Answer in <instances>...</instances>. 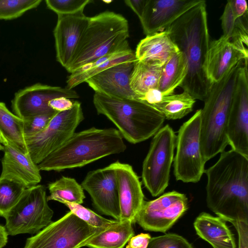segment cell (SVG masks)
<instances>
[{"label": "cell", "instance_id": "cell-1", "mask_svg": "<svg viewBox=\"0 0 248 248\" xmlns=\"http://www.w3.org/2000/svg\"><path fill=\"white\" fill-rule=\"evenodd\" d=\"M204 173L208 207L232 224L248 223V157L233 149L224 151Z\"/></svg>", "mask_w": 248, "mask_h": 248}, {"label": "cell", "instance_id": "cell-2", "mask_svg": "<svg viewBox=\"0 0 248 248\" xmlns=\"http://www.w3.org/2000/svg\"><path fill=\"white\" fill-rule=\"evenodd\" d=\"M188 63L187 75L180 86L196 100L207 97L212 84L203 70L210 44L206 1L185 12L166 30Z\"/></svg>", "mask_w": 248, "mask_h": 248}, {"label": "cell", "instance_id": "cell-3", "mask_svg": "<svg viewBox=\"0 0 248 248\" xmlns=\"http://www.w3.org/2000/svg\"><path fill=\"white\" fill-rule=\"evenodd\" d=\"M126 149L120 132L114 128L92 127L74 133L38 167L40 170L61 171L84 166Z\"/></svg>", "mask_w": 248, "mask_h": 248}, {"label": "cell", "instance_id": "cell-4", "mask_svg": "<svg viewBox=\"0 0 248 248\" xmlns=\"http://www.w3.org/2000/svg\"><path fill=\"white\" fill-rule=\"evenodd\" d=\"M93 103L98 114L105 116L123 138L133 144L154 136L165 119L156 108L139 99H119L95 93Z\"/></svg>", "mask_w": 248, "mask_h": 248}, {"label": "cell", "instance_id": "cell-5", "mask_svg": "<svg viewBox=\"0 0 248 248\" xmlns=\"http://www.w3.org/2000/svg\"><path fill=\"white\" fill-rule=\"evenodd\" d=\"M243 61L212 84L201 113V147L206 162L229 144L226 126L237 73Z\"/></svg>", "mask_w": 248, "mask_h": 248}, {"label": "cell", "instance_id": "cell-6", "mask_svg": "<svg viewBox=\"0 0 248 248\" xmlns=\"http://www.w3.org/2000/svg\"><path fill=\"white\" fill-rule=\"evenodd\" d=\"M129 37L128 22L122 15L106 11L89 17L72 61L65 69L72 73L116 50L128 41Z\"/></svg>", "mask_w": 248, "mask_h": 248}, {"label": "cell", "instance_id": "cell-7", "mask_svg": "<svg viewBox=\"0 0 248 248\" xmlns=\"http://www.w3.org/2000/svg\"><path fill=\"white\" fill-rule=\"evenodd\" d=\"M47 197L44 185L26 188L16 204L4 217L8 235L36 234L51 223L53 211L48 204Z\"/></svg>", "mask_w": 248, "mask_h": 248}, {"label": "cell", "instance_id": "cell-8", "mask_svg": "<svg viewBox=\"0 0 248 248\" xmlns=\"http://www.w3.org/2000/svg\"><path fill=\"white\" fill-rule=\"evenodd\" d=\"M176 141V135L169 124L154 136L141 174L144 186L153 197L162 194L168 186Z\"/></svg>", "mask_w": 248, "mask_h": 248}, {"label": "cell", "instance_id": "cell-9", "mask_svg": "<svg viewBox=\"0 0 248 248\" xmlns=\"http://www.w3.org/2000/svg\"><path fill=\"white\" fill-rule=\"evenodd\" d=\"M201 113V109L197 110L181 126L176 136L174 175L184 183H197L205 170L200 142Z\"/></svg>", "mask_w": 248, "mask_h": 248}, {"label": "cell", "instance_id": "cell-10", "mask_svg": "<svg viewBox=\"0 0 248 248\" xmlns=\"http://www.w3.org/2000/svg\"><path fill=\"white\" fill-rule=\"evenodd\" d=\"M104 229L90 226L70 211L27 238L23 248H81Z\"/></svg>", "mask_w": 248, "mask_h": 248}, {"label": "cell", "instance_id": "cell-11", "mask_svg": "<svg viewBox=\"0 0 248 248\" xmlns=\"http://www.w3.org/2000/svg\"><path fill=\"white\" fill-rule=\"evenodd\" d=\"M80 102L75 100L73 107L58 112L41 132L25 137L28 153L37 165L62 145L83 120Z\"/></svg>", "mask_w": 248, "mask_h": 248}, {"label": "cell", "instance_id": "cell-12", "mask_svg": "<svg viewBox=\"0 0 248 248\" xmlns=\"http://www.w3.org/2000/svg\"><path fill=\"white\" fill-rule=\"evenodd\" d=\"M248 60L238 69L228 115L226 135L232 149L248 157Z\"/></svg>", "mask_w": 248, "mask_h": 248}, {"label": "cell", "instance_id": "cell-13", "mask_svg": "<svg viewBox=\"0 0 248 248\" xmlns=\"http://www.w3.org/2000/svg\"><path fill=\"white\" fill-rule=\"evenodd\" d=\"M188 209V199L176 191L165 193L150 201H144L136 222L144 230L165 232Z\"/></svg>", "mask_w": 248, "mask_h": 248}, {"label": "cell", "instance_id": "cell-14", "mask_svg": "<svg viewBox=\"0 0 248 248\" xmlns=\"http://www.w3.org/2000/svg\"><path fill=\"white\" fill-rule=\"evenodd\" d=\"M80 185L89 193L93 206L98 211L120 220L118 181L111 164L88 172Z\"/></svg>", "mask_w": 248, "mask_h": 248}, {"label": "cell", "instance_id": "cell-15", "mask_svg": "<svg viewBox=\"0 0 248 248\" xmlns=\"http://www.w3.org/2000/svg\"><path fill=\"white\" fill-rule=\"evenodd\" d=\"M60 97L77 99L79 95L74 89L38 83L16 92L12 101V108L14 113L22 119L54 114L58 112L48 106V102Z\"/></svg>", "mask_w": 248, "mask_h": 248}, {"label": "cell", "instance_id": "cell-16", "mask_svg": "<svg viewBox=\"0 0 248 248\" xmlns=\"http://www.w3.org/2000/svg\"><path fill=\"white\" fill-rule=\"evenodd\" d=\"M202 0H147L139 19L146 36L165 31L181 15Z\"/></svg>", "mask_w": 248, "mask_h": 248}, {"label": "cell", "instance_id": "cell-17", "mask_svg": "<svg viewBox=\"0 0 248 248\" xmlns=\"http://www.w3.org/2000/svg\"><path fill=\"white\" fill-rule=\"evenodd\" d=\"M89 19L84 13L58 16L53 31L56 57L65 69L72 61Z\"/></svg>", "mask_w": 248, "mask_h": 248}, {"label": "cell", "instance_id": "cell-18", "mask_svg": "<svg viewBox=\"0 0 248 248\" xmlns=\"http://www.w3.org/2000/svg\"><path fill=\"white\" fill-rule=\"evenodd\" d=\"M135 61L121 62L88 79L95 93L119 99H139L130 86V78Z\"/></svg>", "mask_w": 248, "mask_h": 248}, {"label": "cell", "instance_id": "cell-19", "mask_svg": "<svg viewBox=\"0 0 248 248\" xmlns=\"http://www.w3.org/2000/svg\"><path fill=\"white\" fill-rule=\"evenodd\" d=\"M111 164L115 170L118 184L119 221H129L133 224L144 201L141 183L131 165L119 161Z\"/></svg>", "mask_w": 248, "mask_h": 248}, {"label": "cell", "instance_id": "cell-20", "mask_svg": "<svg viewBox=\"0 0 248 248\" xmlns=\"http://www.w3.org/2000/svg\"><path fill=\"white\" fill-rule=\"evenodd\" d=\"M244 60H248L244 52L222 35L210 42L203 65V70L211 84L220 81L233 66Z\"/></svg>", "mask_w": 248, "mask_h": 248}, {"label": "cell", "instance_id": "cell-21", "mask_svg": "<svg viewBox=\"0 0 248 248\" xmlns=\"http://www.w3.org/2000/svg\"><path fill=\"white\" fill-rule=\"evenodd\" d=\"M2 144L4 155L0 177L19 183L26 188L38 185L42 179L40 170L29 154H23L6 141Z\"/></svg>", "mask_w": 248, "mask_h": 248}, {"label": "cell", "instance_id": "cell-22", "mask_svg": "<svg viewBox=\"0 0 248 248\" xmlns=\"http://www.w3.org/2000/svg\"><path fill=\"white\" fill-rule=\"evenodd\" d=\"M137 59L128 41L116 50L87 63L70 74L66 88L73 89L89 78L117 64Z\"/></svg>", "mask_w": 248, "mask_h": 248}, {"label": "cell", "instance_id": "cell-23", "mask_svg": "<svg viewBox=\"0 0 248 248\" xmlns=\"http://www.w3.org/2000/svg\"><path fill=\"white\" fill-rule=\"evenodd\" d=\"M219 217L201 213L195 219L194 227L200 237L213 248H236L234 234Z\"/></svg>", "mask_w": 248, "mask_h": 248}, {"label": "cell", "instance_id": "cell-24", "mask_svg": "<svg viewBox=\"0 0 248 248\" xmlns=\"http://www.w3.org/2000/svg\"><path fill=\"white\" fill-rule=\"evenodd\" d=\"M179 51L166 31L146 36L138 44L135 52L137 60L153 62L162 65Z\"/></svg>", "mask_w": 248, "mask_h": 248}, {"label": "cell", "instance_id": "cell-25", "mask_svg": "<svg viewBox=\"0 0 248 248\" xmlns=\"http://www.w3.org/2000/svg\"><path fill=\"white\" fill-rule=\"evenodd\" d=\"M223 35L241 50L248 54V13L239 16L228 0L220 17Z\"/></svg>", "mask_w": 248, "mask_h": 248}, {"label": "cell", "instance_id": "cell-26", "mask_svg": "<svg viewBox=\"0 0 248 248\" xmlns=\"http://www.w3.org/2000/svg\"><path fill=\"white\" fill-rule=\"evenodd\" d=\"M188 63L184 54L180 50L174 53L162 66L157 89L163 96L174 93L187 73Z\"/></svg>", "mask_w": 248, "mask_h": 248}, {"label": "cell", "instance_id": "cell-27", "mask_svg": "<svg viewBox=\"0 0 248 248\" xmlns=\"http://www.w3.org/2000/svg\"><path fill=\"white\" fill-rule=\"evenodd\" d=\"M163 65L136 60L130 78V86L139 100L148 91L157 89Z\"/></svg>", "mask_w": 248, "mask_h": 248}, {"label": "cell", "instance_id": "cell-28", "mask_svg": "<svg viewBox=\"0 0 248 248\" xmlns=\"http://www.w3.org/2000/svg\"><path fill=\"white\" fill-rule=\"evenodd\" d=\"M134 235L131 222L118 220L93 236L85 246L90 248H124Z\"/></svg>", "mask_w": 248, "mask_h": 248}, {"label": "cell", "instance_id": "cell-29", "mask_svg": "<svg viewBox=\"0 0 248 248\" xmlns=\"http://www.w3.org/2000/svg\"><path fill=\"white\" fill-rule=\"evenodd\" d=\"M0 133L2 141L25 154H28L23 131V120L11 112L0 102Z\"/></svg>", "mask_w": 248, "mask_h": 248}, {"label": "cell", "instance_id": "cell-30", "mask_svg": "<svg viewBox=\"0 0 248 248\" xmlns=\"http://www.w3.org/2000/svg\"><path fill=\"white\" fill-rule=\"evenodd\" d=\"M196 99L186 91L178 94L164 96L158 103L153 106L168 120L183 118L191 112Z\"/></svg>", "mask_w": 248, "mask_h": 248}, {"label": "cell", "instance_id": "cell-31", "mask_svg": "<svg viewBox=\"0 0 248 248\" xmlns=\"http://www.w3.org/2000/svg\"><path fill=\"white\" fill-rule=\"evenodd\" d=\"M50 195L47 201H56L61 203L64 202L81 204L85 196L83 189L77 181L73 178L62 176L48 185Z\"/></svg>", "mask_w": 248, "mask_h": 248}, {"label": "cell", "instance_id": "cell-32", "mask_svg": "<svg viewBox=\"0 0 248 248\" xmlns=\"http://www.w3.org/2000/svg\"><path fill=\"white\" fill-rule=\"evenodd\" d=\"M26 188L15 181L0 177V216H4L16 204Z\"/></svg>", "mask_w": 248, "mask_h": 248}, {"label": "cell", "instance_id": "cell-33", "mask_svg": "<svg viewBox=\"0 0 248 248\" xmlns=\"http://www.w3.org/2000/svg\"><path fill=\"white\" fill-rule=\"evenodd\" d=\"M42 0H0V19L11 20L37 7Z\"/></svg>", "mask_w": 248, "mask_h": 248}, {"label": "cell", "instance_id": "cell-34", "mask_svg": "<svg viewBox=\"0 0 248 248\" xmlns=\"http://www.w3.org/2000/svg\"><path fill=\"white\" fill-rule=\"evenodd\" d=\"M62 203L79 218L94 228L106 229L118 221L105 218L80 204L67 202Z\"/></svg>", "mask_w": 248, "mask_h": 248}, {"label": "cell", "instance_id": "cell-35", "mask_svg": "<svg viewBox=\"0 0 248 248\" xmlns=\"http://www.w3.org/2000/svg\"><path fill=\"white\" fill-rule=\"evenodd\" d=\"M47 7L59 15L84 13L85 7L93 2L90 0H46Z\"/></svg>", "mask_w": 248, "mask_h": 248}, {"label": "cell", "instance_id": "cell-36", "mask_svg": "<svg viewBox=\"0 0 248 248\" xmlns=\"http://www.w3.org/2000/svg\"><path fill=\"white\" fill-rule=\"evenodd\" d=\"M147 248H193L184 237L175 233H166L151 237Z\"/></svg>", "mask_w": 248, "mask_h": 248}, {"label": "cell", "instance_id": "cell-37", "mask_svg": "<svg viewBox=\"0 0 248 248\" xmlns=\"http://www.w3.org/2000/svg\"><path fill=\"white\" fill-rule=\"evenodd\" d=\"M57 113L41 114L22 119L25 138L35 135L44 130Z\"/></svg>", "mask_w": 248, "mask_h": 248}, {"label": "cell", "instance_id": "cell-38", "mask_svg": "<svg viewBox=\"0 0 248 248\" xmlns=\"http://www.w3.org/2000/svg\"><path fill=\"white\" fill-rule=\"evenodd\" d=\"M74 101L65 97H60L49 101L48 105L54 110L62 112L71 109L74 105Z\"/></svg>", "mask_w": 248, "mask_h": 248}, {"label": "cell", "instance_id": "cell-39", "mask_svg": "<svg viewBox=\"0 0 248 248\" xmlns=\"http://www.w3.org/2000/svg\"><path fill=\"white\" fill-rule=\"evenodd\" d=\"M151 238L149 233L134 235L128 241L126 248H147Z\"/></svg>", "mask_w": 248, "mask_h": 248}, {"label": "cell", "instance_id": "cell-40", "mask_svg": "<svg viewBox=\"0 0 248 248\" xmlns=\"http://www.w3.org/2000/svg\"><path fill=\"white\" fill-rule=\"evenodd\" d=\"M233 225L238 232L239 248H248V223L237 222Z\"/></svg>", "mask_w": 248, "mask_h": 248}, {"label": "cell", "instance_id": "cell-41", "mask_svg": "<svg viewBox=\"0 0 248 248\" xmlns=\"http://www.w3.org/2000/svg\"><path fill=\"white\" fill-rule=\"evenodd\" d=\"M163 96L158 89H153L148 91L139 100L153 106L159 102Z\"/></svg>", "mask_w": 248, "mask_h": 248}, {"label": "cell", "instance_id": "cell-42", "mask_svg": "<svg viewBox=\"0 0 248 248\" xmlns=\"http://www.w3.org/2000/svg\"><path fill=\"white\" fill-rule=\"evenodd\" d=\"M147 0H126L124 2L137 15L140 19L142 16Z\"/></svg>", "mask_w": 248, "mask_h": 248}, {"label": "cell", "instance_id": "cell-43", "mask_svg": "<svg viewBox=\"0 0 248 248\" xmlns=\"http://www.w3.org/2000/svg\"><path fill=\"white\" fill-rule=\"evenodd\" d=\"M8 234L5 226L0 225V248H3L8 242Z\"/></svg>", "mask_w": 248, "mask_h": 248}, {"label": "cell", "instance_id": "cell-44", "mask_svg": "<svg viewBox=\"0 0 248 248\" xmlns=\"http://www.w3.org/2000/svg\"><path fill=\"white\" fill-rule=\"evenodd\" d=\"M2 139L1 135L0 133V151L3 150V145L2 144Z\"/></svg>", "mask_w": 248, "mask_h": 248}, {"label": "cell", "instance_id": "cell-45", "mask_svg": "<svg viewBox=\"0 0 248 248\" xmlns=\"http://www.w3.org/2000/svg\"><path fill=\"white\" fill-rule=\"evenodd\" d=\"M111 1H104V2H105L106 3H107V2H109H109H111Z\"/></svg>", "mask_w": 248, "mask_h": 248}]
</instances>
